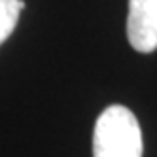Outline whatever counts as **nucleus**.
<instances>
[{
	"label": "nucleus",
	"instance_id": "f257e3e1",
	"mask_svg": "<svg viewBox=\"0 0 157 157\" xmlns=\"http://www.w3.org/2000/svg\"><path fill=\"white\" fill-rule=\"evenodd\" d=\"M93 157H142V131L129 108L112 104L98 116L93 131Z\"/></svg>",
	"mask_w": 157,
	"mask_h": 157
},
{
	"label": "nucleus",
	"instance_id": "f03ea898",
	"mask_svg": "<svg viewBox=\"0 0 157 157\" xmlns=\"http://www.w3.org/2000/svg\"><path fill=\"white\" fill-rule=\"evenodd\" d=\"M127 38L140 53L157 49V0H129Z\"/></svg>",
	"mask_w": 157,
	"mask_h": 157
},
{
	"label": "nucleus",
	"instance_id": "7ed1b4c3",
	"mask_svg": "<svg viewBox=\"0 0 157 157\" xmlns=\"http://www.w3.org/2000/svg\"><path fill=\"white\" fill-rule=\"evenodd\" d=\"M23 8V0H0V44L13 32Z\"/></svg>",
	"mask_w": 157,
	"mask_h": 157
}]
</instances>
